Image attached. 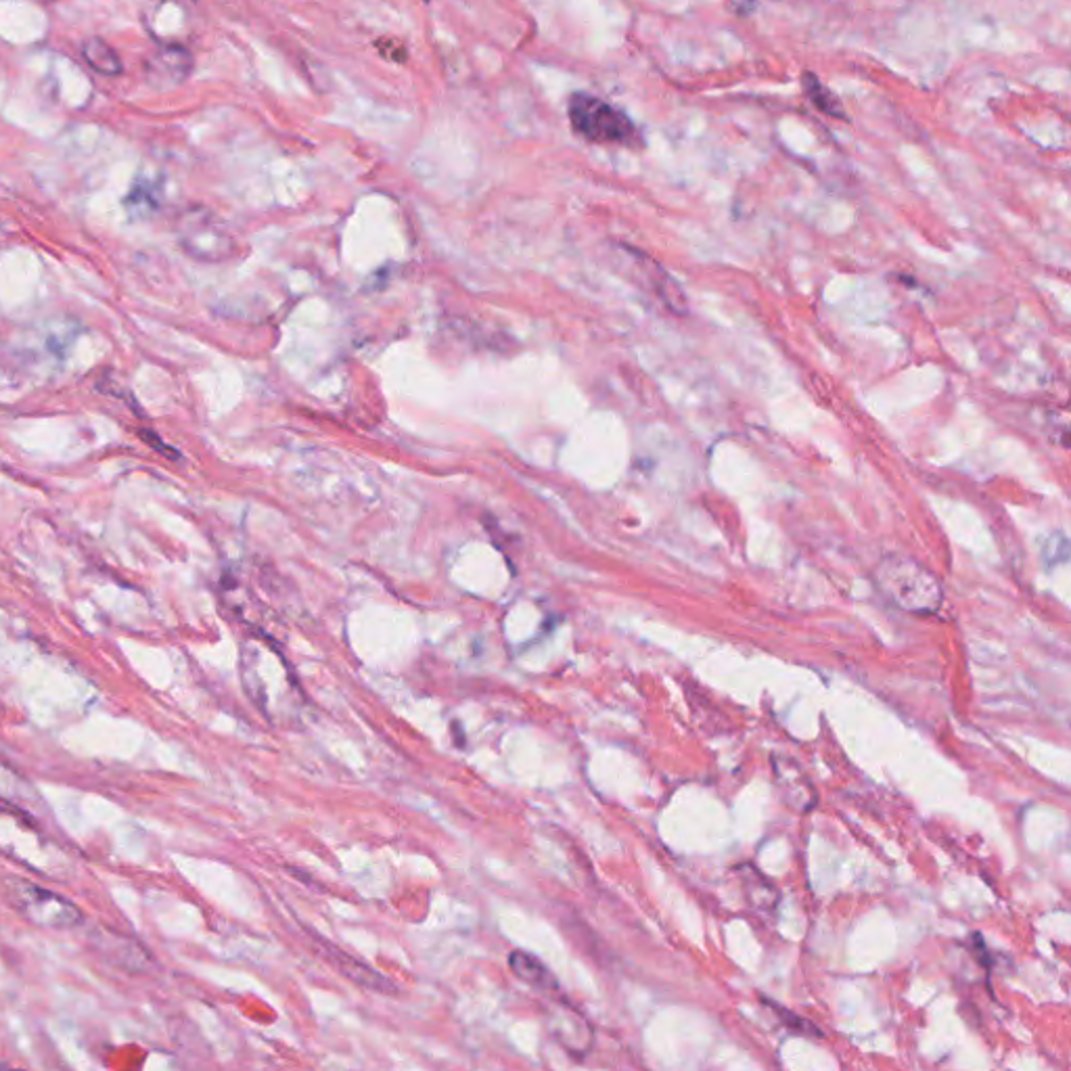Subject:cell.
I'll use <instances>...</instances> for the list:
<instances>
[{
	"mask_svg": "<svg viewBox=\"0 0 1071 1071\" xmlns=\"http://www.w3.org/2000/svg\"><path fill=\"white\" fill-rule=\"evenodd\" d=\"M0 892L21 917L38 927L67 931L84 923V913L72 900L24 877L5 875L0 879Z\"/></svg>",
	"mask_w": 1071,
	"mask_h": 1071,
	"instance_id": "obj_2",
	"label": "cell"
},
{
	"mask_svg": "<svg viewBox=\"0 0 1071 1071\" xmlns=\"http://www.w3.org/2000/svg\"><path fill=\"white\" fill-rule=\"evenodd\" d=\"M802 88H804V95L808 97V101L820 113H825V116H829L833 120H846V109H843V105L837 99V95H833L831 90L823 82H820L814 74L806 72L802 76Z\"/></svg>",
	"mask_w": 1071,
	"mask_h": 1071,
	"instance_id": "obj_8",
	"label": "cell"
},
{
	"mask_svg": "<svg viewBox=\"0 0 1071 1071\" xmlns=\"http://www.w3.org/2000/svg\"><path fill=\"white\" fill-rule=\"evenodd\" d=\"M82 57L101 76H120L124 70L120 55L101 38H88L82 44Z\"/></svg>",
	"mask_w": 1071,
	"mask_h": 1071,
	"instance_id": "obj_7",
	"label": "cell"
},
{
	"mask_svg": "<svg viewBox=\"0 0 1071 1071\" xmlns=\"http://www.w3.org/2000/svg\"><path fill=\"white\" fill-rule=\"evenodd\" d=\"M0 802L17 810L21 816L40 829L49 827L53 820L51 810L47 802L42 800V795L36 789V785L3 760H0Z\"/></svg>",
	"mask_w": 1071,
	"mask_h": 1071,
	"instance_id": "obj_4",
	"label": "cell"
},
{
	"mask_svg": "<svg viewBox=\"0 0 1071 1071\" xmlns=\"http://www.w3.org/2000/svg\"><path fill=\"white\" fill-rule=\"evenodd\" d=\"M509 965H511L513 973L517 977H521L523 982H528L530 986H536V988H549V986H546V979H549V973H546V969L534 959V956L523 954V952H513L509 956Z\"/></svg>",
	"mask_w": 1071,
	"mask_h": 1071,
	"instance_id": "obj_9",
	"label": "cell"
},
{
	"mask_svg": "<svg viewBox=\"0 0 1071 1071\" xmlns=\"http://www.w3.org/2000/svg\"><path fill=\"white\" fill-rule=\"evenodd\" d=\"M873 580L883 595L910 613H938L944 601V588L938 576L919 561L904 555L883 557Z\"/></svg>",
	"mask_w": 1071,
	"mask_h": 1071,
	"instance_id": "obj_1",
	"label": "cell"
},
{
	"mask_svg": "<svg viewBox=\"0 0 1071 1071\" xmlns=\"http://www.w3.org/2000/svg\"><path fill=\"white\" fill-rule=\"evenodd\" d=\"M325 950L331 952V954H327V956H329V959L337 965V969H339L341 973H346L350 979H354V982H358V984H362V986H367V988H371V990H379V992H392V990L396 988V986H392L390 982H387L385 977H381L379 973H375L373 969L354 963L346 952H339V950H335V948H331V946H325Z\"/></svg>",
	"mask_w": 1071,
	"mask_h": 1071,
	"instance_id": "obj_6",
	"label": "cell"
},
{
	"mask_svg": "<svg viewBox=\"0 0 1071 1071\" xmlns=\"http://www.w3.org/2000/svg\"><path fill=\"white\" fill-rule=\"evenodd\" d=\"M193 70V57L185 47L178 44H170L162 51H157L147 63H145V78L149 86L157 90H168L174 86H180L189 78Z\"/></svg>",
	"mask_w": 1071,
	"mask_h": 1071,
	"instance_id": "obj_5",
	"label": "cell"
},
{
	"mask_svg": "<svg viewBox=\"0 0 1071 1071\" xmlns=\"http://www.w3.org/2000/svg\"><path fill=\"white\" fill-rule=\"evenodd\" d=\"M572 128L590 143L641 145V132L622 109L588 93H576L567 105Z\"/></svg>",
	"mask_w": 1071,
	"mask_h": 1071,
	"instance_id": "obj_3",
	"label": "cell"
}]
</instances>
